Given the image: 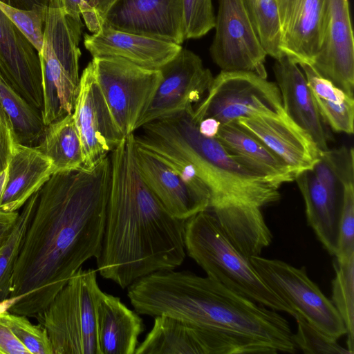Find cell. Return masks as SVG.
<instances>
[{
    "label": "cell",
    "mask_w": 354,
    "mask_h": 354,
    "mask_svg": "<svg viewBox=\"0 0 354 354\" xmlns=\"http://www.w3.org/2000/svg\"><path fill=\"white\" fill-rule=\"evenodd\" d=\"M308 84L323 122L334 131L354 132V100L330 81L320 75L312 65L301 63Z\"/></svg>",
    "instance_id": "83f0119b"
},
{
    "label": "cell",
    "mask_w": 354,
    "mask_h": 354,
    "mask_svg": "<svg viewBox=\"0 0 354 354\" xmlns=\"http://www.w3.org/2000/svg\"><path fill=\"white\" fill-rule=\"evenodd\" d=\"M66 12L75 19L82 15L90 32H96L103 21L95 10L93 0H59Z\"/></svg>",
    "instance_id": "f35d334b"
},
{
    "label": "cell",
    "mask_w": 354,
    "mask_h": 354,
    "mask_svg": "<svg viewBox=\"0 0 354 354\" xmlns=\"http://www.w3.org/2000/svg\"><path fill=\"white\" fill-rule=\"evenodd\" d=\"M236 248L247 258L260 255L272 242V234L261 208L225 203L209 209Z\"/></svg>",
    "instance_id": "4316f807"
},
{
    "label": "cell",
    "mask_w": 354,
    "mask_h": 354,
    "mask_svg": "<svg viewBox=\"0 0 354 354\" xmlns=\"http://www.w3.org/2000/svg\"><path fill=\"white\" fill-rule=\"evenodd\" d=\"M84 44L93 57H113L149 69H160L183 48L181 45L113 29L104 24Z\"/></svg>",
    "instance_id": "ffe728a7"
},
{
    "label": "cell",
    "mask_w": 354,
    "mask_h": 354,
    "mask_svg": "<svg viewBox=\"0 0 354 354\" xmlns=\"http://www.w3.org/2000/svg\"><path fill=\"white\" fill-rule=\"evenodd\" d=\"M37 201L35 193L22 207L15 225L0 248V302L10 297L12 276Z\"/></svg>",
    "instance_id": "836d02e7"
},
{
    "label": "cell",
    "mask_w": 354,
    "mask_h": 354,
    "mask_svg": "<svg viewBox=\"0 0 354 354\" xmlns=\"http://www.w3.org/2000/svg\"><path fill=\"white\" fill-rule=\"evenodd\" d=\"M127 296L138 314L189 322L219 337L234 354L295 351L283 317L207 276L159 270L131 283Z\"/></svg>",
    "instance_id": "3957f363"
},
{
    "label": "cell",
    "mask_w": 354,
    "mask_h": 354,
    "mask_svg": "<svg viewBox=\"0 0 354 354\" xmlns=\"http://www.w3.org/2000/svg\"><path fill=\"white\" fill-rule=\"evenodd\" d=\"M91 62L118 129L124 137L134 133L161 81L160 70L143 68L113 57H93Z\"/></svg>",
    "instance_id": "9c48e42d"
},
{
    "label": "cell",
    "mask_w": 354,
    "mask_h": 354,
    "mask_svg": "<svg viewBox=\"0 0 354 354\" xmlns=\"http://www.w3.org/2000/svg\"><path fill=\"white\" fill-rule=\"evenodd\" d=\"M105 25L180 45L185 40L183 0H112Z\"/></svg>",
    "instance_id": "5bb4252c"
},
{
    "label": "cell",
    "mask_w": 354,
    "mask_h": 354,
    "mask_svg": "<svg viewBox=\"0 0 354 354\" xmlns=\"http://www.w3.org/2000/svg\"><path fill=\"white\" fill-rule=\"evenodd\" d=\"M0 319L12 331L30 354H53L46 328L31 323L25 315L8 310L0 313Z\"/></svg>",
    "instance_id": "d590c367"
},
{
    "label": "cell",
    "mask_w": 354,
    "mask_h": 354,
    "mask_svg": "<svg viewBox=\"0 0 354 354\" xmlns=\"http://www.w3.org/2000/svg\"><path fill=\"white\" fill-rule=\"evenodd\" d=\"M241 165L278 185L295 176L288 167L261 141L236 122L221 124L215 137Z\"/></svg>",
    "instance_id": "484cf974"
},
{
    "label": "cell",
    "mask_w": 354,
    "mask_h": 354,
    "mask_svg": "<svg viewBox=\"0 0 354 354\" xmlns=\"http://www.w3.org/2000/svg\"><path fill=\"white\" fill-rule=\"evenodd\" d=\"M161 81L137 129L150 122L193 108L205 96L214 77L192 51L181 50L160 69Z\"/></svg>",
    "instance_id": "7c38bea8"
},
{
    "label": "cell",
    "mask_w": 354,
    "mask_h": 354,
    "mask_svg": "<svg viewBox=\"0 0 354 354\" xmlns=\"http://www.w3.org/2000/svg\"><path fill=\"white\" fill-rule=\"evenodd\" d=\"M196 123L199 132L207 138H215L221 124L213 118H206Z\"/></svg>",
    "instance_id": "7bdbcfd3"
},
{
    "label": "cell",
    "mask_w": 354,
    "mask_h": 354,
    "mask_svg": "<svg viewBox=\"0 0 354 354\" xmlns=\"http://www.w3.org/2000/svg\"><path fill=\"white\" fill-rule=\"evenodd\" d=\"M52 0H0V9L19 28L39 52L47 10Z\"/></svg>",
    "instance_id": "1f68e13d"
},
{
    "label": "cell",
    "mask_w": 354,
    "mask_h": 354,
    "mask_svg": "<svg viewBox=\"0 0 354 354\" xmlns=\"http://www.w3.org/2000/svg\"><path fill=\"white\" fill-rule=\"evenodd\" d=\"M184 225L185 251L207 277L259 304L300 317L264 283L209 209L187 218Z\"/></svg>",
    "instance_id": "5b68a950"
},
{
    "label": "cell",
    "mask_w": 354,
    "mask_h": 354,
    "mask_svg": "<svg viewBox=\"0 0 354 354\" xmlns=\"http://www.w3.org/2000/svg\"><path fill=\"white\" fill-rule=\"evenodd\" d=\"M284 111L277 85L250 71L221 72L203 98L194 106L196 122L213 118L221 124L257 114Z\"/></svg>",
    "instance_id": "ba28073f"
},
{
    "label": "cell",
    "mask_w": 354,
    "mask_h": 354,
    "mask_svg": "<svg viewBox=\"0 0 354 354\" xmlns=\"http://www.w3.org/2000/svg\"><path fill=\"white\" fill-rule=\"evenodd\" d=\"M185 39H198L214 28L212 0H183Z\"/></svg>",
    "instance_id": "74e56055"
},
{
    "label": "cell",
    "mask_w": 354,
    "mask_h": 354,
    "mask_svg": "<svg viewBox=\"0 0 354 354\" xmlns=\"http://www.w3.org/2000/svg\"><path fill=\"white\" fill-rule=\"evenodd\" d=\"M72 115L82 144L84 167L86 168L97 165L125 138L111 113L91 61L80 76Z\"/></svg>",
    "instance_id": "4fadbf2b"
},
{
    "label": "cell",
    "mask_w": 354,
    "mask_h": 354,
    "mask_svg": "<svg viewBox=\"0 0 354 354\" xmlns=\"http://www.w3.org/2000/svg\"><path fill=\"white\" fill-rule=\"evenodd\" d=\"M51 175L50 160L37 147L14 141L8 165L0 173V210L19 211Z\"/></svg>",
    "instance_id": "7402d4cb"
},
{
    "label": "cell",
    "mask_w": 354,
    "mask_h": 354,
    "mask_svg": "<svg viewBox=\"0 0 354 354\" xmlns=\"http://www.w3.org/2000/svg\"><path fill=\"white\" fill-rule=\"evenodd\" d=\"M97 270L79 269L39 315L53 354H99L96 310L103 291Z\"/></svg>",
    "instance_id": "52a82bcc"
},
{
    "label": "cell",
    "mask_w": 354,
    "mask_h": 354,
    "mask_svg": "<svg viewBox=\"0 0 354 354\" xmlns=\"http://www.w3.org/2000/svg\"><path fill=\"white\" fill-rule=\"evenodd\" d=\"M273 70L286 113L311 136L321 151L328 150V136L323 120L298 64L283 55L276 59Z\"/></svg>",
    "instance_id": "603a6c76"
},
{
    "label": "cell",
    "mask_w": 354,
    "mask_h": 354,
    "mask_svg": "<svg viewBox=\"0 0 354 354\" xmlns=\"http://www.w3.org/2000/svg\"><path fill=\"white\" fill-rule=\"evenodd\" d=\"M134 157L144 181L172 216L185 221L209 209L210 198L185 183L162 159L136 144Z\"/></svg>",
    "instance_id": "d6986e66"
},
{
    "label": "cell",
    "mask_w": 354,
    "mask_h": 354,
    "mask_svg": "<svg viewBox=\"0 0 354 354\" xmlns=\"http://www.w3.org/2000/svg\"><path fill=\"white\" fill-rule=\"evenodd\" d=\"M194 107L142 126L135 144L192 165L210 192L209 207L239 203L261 208L280 198L279 185L239 163L216 138L198 131Z\"/></svg>",
    "instance_id": "277c9868"
},
{
    "label": "cell",
    "mask_w": 354,
    "mask_h": 354,
    "mask_svg": "<svg viewBox=\"0 0 354 354\" xmlns=\"http://www.w3.org/2000/svg\"><path fill=\"white\" fill-rule=\"evenodd\" d=\"M234 122L261 141L288 167L295 178L311 170L319 160L322 151L313 138L285 111L241 118Z\"/></svg>",
    "instance_id": "9a60e30c"
},
{
    "label": "cell",
    "mask_w": 354,
    "mask_h": 354,
    "mask_svg": "<svg viewBox=\"0 0 354 354\" xmlns=\"http://www.w3.org/2000/svg\"><path fill=\"white\" fill-rule=\"evenodd\" d=\"M335 277L332 281V303L346 328L347 349L354 353V258L333 261Z\"/></svg>",
    "instance_id": "e575fe53"
},
{
    "label": "cell",
    "mask_w": 354,
    "mask_h": 354,
    "mask_svg": "<svg viewBox=\"0 0 354 354\" xmlns=\"http://www.w3.org/2000/svg\"><path fill=\"white\" fill-rule=\"evenodd\" d=\"M0 105L9 119L14 140L37 147L45 133L41 111L33 107L14 91L0 76Z\"/></svg>",
    "instance_id": "f546056e"
},
{
    "label": "cell",
    "mask_w": 354,
    "mask_h": 354,
    "mask_svg": "<svg viewBox=\"0 0 354 354\" xmlns=\"http://www.w3.org/2000/svg\"><path fill=\"white\" fill-rule=\"evenodd\" d=\"M297 332L292 334L295 346L307 354H352L346 348L341 346L336 339H333L303 317L295 319Z\"/></svg>",
    "instance_id": "8d00e7d4"
},
{
    "label": "cell",
    "mask_w": 354,
    "mask_h": 354,
    "mask_svg": "<svg viewBox=\"0 0 354 354\" xmlns=\"http://www.w3.org/2000/svg\"><path fill=\"white\" fill-rule=\"evenodd\" d=\"M84 24L68 14L59 0H52L38 52L41 70L46 126L73 111L80 88L79 44Z\"/></svg>",
    "instance_id": "8992f818"
},
{
    "label": "cell",
    "mask_w": 354,
    "mask_h": 354,
    "mask_svg": "<svg viewBox=\"0 0 354 354\" xmlns=\"http://www.w3.org/2000/svg\"><path fill=\"white\" fill-rule=\"evenodd\" d=\"M311 65L320 75L353 97L354 39L348 0H329L324 37Z\"/></svg>",
    "instance_id": "ac0fdd59"
},
{
    "label": "cell",
    "mask_w": 354,
    "mask_h": 354,
    "mask_svg": "<svg viewBox=\"0 0 354 354\" xmlns=\"http://www.w3.org/2000/svg\"><path fill=\"white\" fill-rule=\"evenodd\" d=\"M154 317L135 354H233L229 345L207 330L167 315Z\"/></svg>",
    "instance_id": "44dd1931"
},
{
    "label": "cell",
    "mask_w": 354,
    "mask_h": 354,
    "mask_svg": "<svg viewBox=\"0 0 354 354\" xmlns=\"http://www.w3.org/2000/svg\"><path fill=\"white\" fill-rule=\"evenodd\" d=\"M0 122L4 125L8 130H10L12 134V126L10 124V122L9 119L8 118L7 115L3 111L1 105H0Z\"/></svg>",
    "instance_id": "ee69618b"
},
{
    "label": "cell",
    "mask_w": 354,
    "mask_h": 354,
    "mask_svg": "<svg viewBox=\"0 0 354 354\" xmlns=\"http://www.w3.org/2000/svg\"><path fill=\"white\" fill-rule=\"evenodd\" d=\"M0 354H30L10 328L1 319Z\"/></svg>",
    "instance_id": "ab89813d"
},
{
    "label": "cell",
    "mask_w": 354,
    "mask_h": 354,
    "mask_svg": "<svg viewBox=\"0 0 354 354\" xmlns=\"http://www.w3.org/2000/svg\"><path fill=\"white\" fill-rule=\"evenodd\" d=\"M215 35L209 48L213 62L224 71L253 72L267 77L266 52L257 36L244 0H218Z\"/></svg>",
    "instance_id": "8fae6325"
},
{
    "label": "cell",
    "mask_w": 354,
    "mask_h": 354,
    "mask_svg": "<svg viewBox=\"0 0 354 354\" xmlns=\"http://www.w3.org/2000/svg\"><path fill=\"white\" fill-rule=\"evenodd\" d=\"M19 212H7L0 210V248L10 235L17 221Z\"/></svg>",
    "instance_id": "b9f144b4"
},
{
    "label": "cell",
    "mask_w": 354,
    "mask_h": 354,
    "mask_svg": "<svg viewBox=\"0 0 354 354\" xmlns=\"http://www.w3.org/2000/svg\"><path fill=\"white\" fill-rule=\"evenodd\" d=\"M53 166V174L84 166L81 141L72 113L46 127L37 147Z\"/></svg>",
    "instance_id": "f1b7e54d"
},
{
    "label": "cell",
    "mask_w": 354,
    "mask_h": 354,
    "mask_svg": "<svg viewBox=\"0 0 354 354\" xmlns=\"http://www.w3.org/2000/svg\"><path fill=\"white\" fill-rule=\"evenodd\" d=\"M343 192L335 259L344 262L354 258V165L344 164L334 170Z\"/></svg>",
    "instance_id": "d6a6232c"
},
{
    "label": "cell",
    "mask_w": 354,
    "mask_h": 354,
    "mask_svg": "<svg viewBox=\"0 0 354 354\" xmlns=\"http://www.w3.org/2000/svg\"><path fill=\"white\" fill-rule=\"evenodd\" d=\"M249 259L270 289L309 324L336 340L346 334L344 323L331 300L308 277L305 268L260 255Z\"/></svg>",
    "instance_id": "30bf717a"
},
{
    "label": "cell",
    "mask_w": 354,
    "mask_h": 354,
    "mask_svg": "<svg viewBox=\"0 0 354 354\" xmlns=\"http://www.w3.org/2000/svg\"><path fill=\"white\" fill-rule=\"evenodd\" d=\"M14 141L11 131L0 122V173L8 165Z\"/></svg>",
    "instance_id": "60d3db41"
},
{
    "label": "cell",
    "mask_w": 354,
    "mask_h": 354,
    "mask_svg": "<svg viewBox=\"0 0 354 354\" xmlns=\"http://www.w3.org/2000/svg\"><path fill=\"white\" fill-rule=\"evenodd\" d=\"M134 133L111 152V183L97 271L125 288L174 270L185 258V221L172 216L149 188L134 157Z\"/></svg>",
    "instance_id": "7a4b0ae2"
},
{
    "label": "cell",
    "mask_w": 354,
    "mask_h": 354,
    "mask_svg": "<svg viewBox=\"0 0 354 354\" xmlns=\"http://www.w3.org/2000/svg\"><path fill=\"white\" fill-rule=\"evenodd\" d=\"M111 167L108 156L92 168L58 172L37 192L12 276L14 314L41 313L71 277L100 253Z\"/></svg>",
    "instance_id": "6da1fadb"
},
{
    "label": "cell",
    "mask_w": 354,
    "mask_h": 354,
    "mask_svg": "<svg viewBox=\"0 0 354 354\" xmlns=\"http://www.w3.org/2000/svg\"><path fill=\"white\" fill-rule=\"evenodd\" d=\"M277 5L282 53L311 65L324 37L329 0H277Z\"/></svg>",
    "instance_id": "e0dca14e"
},
{
    "label": "cell",
    "mask_w": 354,
    "mask_h": 354,
    "mask_svg": "<svg viewBox=\"0 0 354 354\" xmlns=\"http://www.w3.org/2000/svg\"><path fill=\"white\" fill-rule=\"evenodd\" d=\"M142 319L119 297L103 292L97 305L99 354H135L144 331Z\"/></svg>",
    "instance_id": "d4e9b609"
},
{
    "label": "cell",
    "mask_w": 354,
    "mask_h": 354,
    "mask_svg": "<svg viewBox=\"0 0 354 354\" xmlns=\"http://www.w3.org/2000/svg\"><path fill=\"white\" fill-rule=\"evenodd\" d=\"M259 42L267 55L279 59L281 32L277 0H244Z\"/></svg>",
    "instance_id": "4dcf8cb0"
},
{
    "label": "cell",
    "mask_w": 354,
    "mask_h": 354,
    "mask_svg": "<svg viewBox=\"0 0 354 354\" xmlns=\"http://www.w3.org/2000/svg\"><path fill=\"white\" fill-rule=\"evenodd\" d=\"M295 180L305 203L308 225L328 253L335 256L343 205L342 187L339 189L327 187L312 170L299 174Z\"/></svg>",
    "instance_id": "cb8c5ba5"
},
{
    "label": "cell",
    "mask_w": 354,
    "mask_h": 354,
    "mask_svg": "<svg viewBox=\"0 0 354 354\" xmlns=\"http://www.w3.org/2000/svg\"><path fill=\"white\" fill-rule=\"evenodd\" d=\"M0 76L14 91L42 112V77L38 51L1 9Z\"/></svg>",
    "instance_id": "2e32d148"
}]
</instances>
